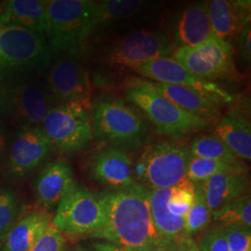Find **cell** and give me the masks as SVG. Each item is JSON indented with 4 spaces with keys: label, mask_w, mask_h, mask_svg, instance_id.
I'll list each match as a JSON object with an SVG mask.
<instances>
[{
    "label": "cell",
    "mask_w": 251,
    "mask_h": 251,
    "mask_svg": "<svg viewBox=\"0 0 251 251\" xmlns=\"http://www.w3.org/2000/svg\"><path fill=\"white\" fill-rule=\"evenodd\" d=\"M99 198L104 221L92 237L133 250L161 248L152 225L148 189L134 183L126 188L103 193Z\"/></svg>",
    "instance_id": "cell-1"
},
{
    "label": "cell",
    "mask_w": 251,
    "mask_h": 251,
    "mask_svg": "<svg viewBox=\"0 0 251 251\" xmlns=\"http://www.w3.org/2000/svg\"><path fill=\"white\" fill-rule=\"evenodd\" d=\"M50 50L70 57L80 53L94 30L101 25L98 2L90 0L47 1Z\"/></svg>",
    "instance_id": "cell-2"
},
{
    "label": "cell",
    "mask_w": 251,
    "mask_h": 251,
    "mask_svg": "<svg viewBox=\"0 0 251 251\" xmlns=\"http://www.w3.org/2000/svg\"><path fill=\"white\" fill-rule=\"evenodd\" d=\"M126 95L130 102L144 111L155 126L157 134L180 138L211 124L173 104L152 88L150 81L139 78L128 81Z\"/></svg>",
    "instance_id": "cell-3"
},
{
    "label": "cell",
    "mask_w": 251,
    "mask_h": 251,
    "mask_svg": "<svg viewBox=\"0 0 251 251\" xmlns=\"http://www.w3.org/2000/svg\"><path fill=\"white\" fill-rule=\"evenodd\" d=\"M94 136L125 149H136L144 144L147 126L144 118L122 100L103 97L92 104Z\"/></svg>",
    "instance_id": "cell-4"
},
{
    "label": "cell",
    "mask_w": 251,
    "mask_h": 251,
    "mask_svg": "<svg viewBox=\"0 0 251 251\" xmlns=\"http://www.w3.org/2000/svg\"><path fill=\"white\" fill-rule=\"evenodd\" d=\"M92 103L65 102L53 105L44 117L41 128L52 147L61 152L86 148L94 138Z\"/></svg>",
    "instance_id": "cell-5"
},
{
    "label": "cell",
    "mask_w": 251,
    "mask_h": 251,
    "mask_svg": "<svg viewBox=\"0 0 251 251\" xmlns=\"http://www.w3.org/2000/svg\"><path fill=\"white\" fill-rule=\"evenodd\" d=\"M51 50L45 35L0 22V78L45 67Z\"/></svg>",
    "instance_id": "cell-6"
},
{
    "label": "cell",
    "mask_w": 251,
    "mask_h": 251,
    "mask_svg": "<svg viewBox=\"0 0 251 251\" xmlns=\"http://www.w3.org/2000/svg\"><path fill=\"white\" fill-rule=\"evenodd\" d=\"M189 149L170 141L153 144L143 153L134 174L152 189L173 188L187 179Z\"/></svg>",
    "instance_id": "cell-7"
},
{
    "label": "cell",
    "mask_w": 251,
    "mask_h": 251,
    "mask_svg": "<svg viewBox=\"0 0 251 251\" xmlns=\"http://www.w3.org/2000/svg\"><path fill=\"white\" fill-rule=\"evenodd\" d=\"M172 55L187 71L205 80L236 79L239 76L232 46L215 36L193 48H177Z\"/></svg>",
    "instance_id": "cell-8"
},
{
    "label": "cell",
    "mask_w": 251,
    "mask_h": 251,
    "mask_svg": "<svg viewBox=\"0 0 251 251\" xmlns=\"http://www.w3.org/2000/svg\"><path fill=\"white\" fill-rule=\"evenodd\" d=\"M53 103L46 86L36 78L11 81L0 97V106L21 126H40Z\"/></svg>",
    "instance_id": "cell-9"
},
{
    "label": "cell",
    "mask_w": 251,
    "mask_h": 251,
    "mask_svg": "<svg viewBox=\"0 0 251 251\" xmlns=\"http://www.w3.org/2000/svg\"><path fill=\"white\" fill-rule=\"evenodd\" d=\"M104 214L99 196L76 185L57 207L53 225L63 235L92 236L102 227Z\"/></svg>",
    "instance_id": "cell-10"
},
{
    "label": "cell",
    "mask_w": 251,
    "mask_h": 251,
    "mask_svg": "<svg viewBox=\"0 0 251 251\" xmlns=\"http://www.w3.org/2000/svg\"><path fill=\"white\" fill-rule=\"evenodd\" d=\"M173 42L159 31H139L118 40L108 51L107 63L113 67L135 69L152 60L169 57Z\"/></svg>",
    "instance_id": "cell-11"
},
{
    "label": "cell",
    "mask_w": 251,
    "mask_h": 251,
    "mask_svg": "<svg viewBox=\"0 0 251 251\" xmlns=\"http://www.w3.org/2000/svg\"><path fill=\"white\" fill-rule=\"evenodd\" d=\"M133 71L153 82L188 88L219 106L233 101V96L216 83L196 76L173 58H158L136 67Z\"/></svg>",
    "instance_id": "cell-12"
},
{
    "label": "cell",
    "mask_w": 251,
    "mask_h": 251,
    "mask_svg": "<svg viewBox=\"0 0 251 251\" xmlns=\"http://www.w3.org/2000/svg\"><path fill=\"white\" fill-rule=\"evenodd\" d=\"M53 150L40 126H21L10 145L7 173L12 179H25Z\"/></svg>",
    "instance_id": "cell-13"
},
{
    "label": "cell",
    "mask_w": 251,
    "mask_h": 251,
    "mask_svg": "<svg viewBox=\"0 0 251 251\" xmlns=\"http://www.w3.org/2000/svg\"><path fill=\"white\" fill-rule=\"evenodd\" d=\"M46 88L57 104L74 101L91 103L89 75L72 57L54 63L48 75Z\"/></svg>",
    "instance_id": "cell-14"
},
{
    "label": "cell",
    "mask_w": 251,
    "mask_h": 251,
    "mask_svg": "<svg viewBox=\"0 0 251 251\" xmlns=\"http://www.w3.org/2000/svg\"><path fill=\"white\" fill-rule=\"evenodd\" d=\"M75 186L70 166L62 160L50 162L37 174L34 181L36 203L42 210L58 206Z\"/></svg>",
    "instance_id": "cell-15"
},
{
    "label": "cell",
    "mask_w": 251,
    "mask_h": 251,
    "mask_svg": "<svg viewBox=\"0 0 251 251\" xmlns=\"http://www.w3.org/2000/svg\"><path fill=\"white\" fill-rule=\"evenodd\" d=\"M91 177L110 188H126L134 184V166L126 152L110 148L98 152L90 159Z\"/></svg>",
    "instance_id": "cell-16"
},
{
    "label": "cell",
    "mask_w": 251,
    "mask_h": 251,
    "mask_svg": "<svg viewBox=\"0 0 251 251\" xmlns=\"http://www.w3.org/2000/svg\"><path fill=\"white\" fill-rule=\"evenodd\" d=\"M207 15L214 36L227 43L251 23V1L212 0L206 2Z\"/></svg>",
    "instance_id": "cell-17"
},
{
    "label": "cell",
    "mask_w": 251,
    "mask_h": 251,
    "mask_svg": "<svg viewBox=\"0 0 251 251\" xmlns=\"http://www.w3.org/2000/svg\"><path fill=\"white\" fill-rule=\"evenodd\" d=\"M173 188L152 189L149 191V205L152 225L159 239L160 247L166 250L173 244L178 246L186 235L184 233V218L171 214L168 203Z\"/></svg>",
    "instance_id": "cell-18"
},
{
    "label": "cell",
    "mask_w": 251,
    "mask_h": 251,
    "mask_svg": "<svg viewBox=\"0 0 251 251\" xmlns=\"http://www.w3.org/2000/svg\"><path fill=\"white\" fill-rule=\"evenodd\" d=\"M177 48H193L214 36L207 15L206 2L194 3L182 9L172 26Z\"/></svg>",
    "instance_id": "cell-19"
},
{
    "label": "cell",
    "mask_w": 251,
    "mask_h": 251,
    "mask_svg": "<svg viewBox=\"0 0 251 251\" xmlns=\"http://www.w3.org/2000/svg\"><path fill=\"white\" fill-rule=\"evenodd\" d=\"M246 175L219 173L202 182L196 183L212 215L247 194L249 182Z\"/></svg>",
    "instance_id": "cell-20"
},
{
    "label": "cell",
    "mask_w": 251,
    "mask_h": 251,
    "mask_svg": "<svg viewBox=\"0 0 251 251\" xmlns=\"http://www.w3.org/2000/svg\"><path fill=\"white\" fill-rule=\"evenodd\" d=\"M217 136L239 159H251V125L240 108H233L216 126Z\"/></svg>",
    "instance_id": "cell-21"
},
{
    "label": "cell",
    "mask_w": 251,
    "mask_h": 251,
    "mask_svg": "<svg viewBox=\"0 0 251 251\" xmlns=\"http://www.w3.org/2000/svg\"><path fill=\"white\" fill-rule=\"evenodd\" d=\"M0 22L46 35L48 31L47 1L9 0L3 2Z\"/></svg>",
    "instance_id": "cell-22"
},
{
    "label": "cell",
    "mask_w": 251,
    "mask_h": 251,
    "mask_svg": "<svg viewBox=\"0 0 251 251\" xmlns=\"http://www.w3.org/2000/svg\"><path fill=\"white\" fill-rule=\"evenodd\" d=\"M51 222L50 216L42 209L23 213L10 229L1 251H30Z\"/></svg>",
    "instance_id": "cell-23"
},
{
    "label": "cell",
    "mask_w": 251,
    "mask_h": 251,
    "mask_svg": "<svg viewBox=\"0 0 251 251\" xmlns=\"http://www.w3.org/2000/svg\"><path fill=\"white\" fill-rule=\"evenodd\" d=\"M150 83L162 96L191 115L206 119L211 123L220 117L219 105L188 88L153 81H150Z\"/></svg>",
    "instance_id": "cell-24"
},
{
    "label": "cell",
    "mask_w": 251,
    "mask_h": 251,
    "mask_svg": "<svg viewBox=\"0 0 251 251\" xmlns=\"http://www.w3.org/2000/svg\"><path fill=\"white\" fill-rule=\"evenodd\" d=\"M219 173L247 174V166L243 162L221 161L190 156L187 166V179L199 183Z\"/></svg>",
    "instance_id": "cell-25"
},
{
    "label": "cell",
    "mask_w": 251,
    "mask_h": 251,
    "mask_svg": "<svg viewBox=\"0 0 251 251\" xmlns=\"http://www.w3.org/2000/svg\"><path fill=\"white\" fill-rule=\"evenodd\" d=\"M189 152L194 157L227 162L239 160L214 134L202 135L196 138L190 144Z\"/></svg>",
    "instance_id": "cell-26"
},
{
    "label": "cell",
    "mask_w": 251,
    "mask_h": 251,
    "mask_svg": "<svg viewBox=\"0 0 251 251\" xmlns=\"http://www.w3.org/2000/svg\"><path fill=\"white\" fill-rule=\"evenodd\" d=\"M212 216L214 220L224 227L239 225L251 229V196L248 194L244 195Z\"/></svg>",
    "instance_id": "cell-27"
},
{
    "label": "cell",
    "mask_w": 251,
    "mask_h": 251,
    "mask_svg": "<svg viewBox=\"0 0 251 251\" xmlns=\"http://www.w3.org/2000/svg\"><path fill=\"white\" fill-rule=\"evenodd\" d=\"M22 215L16 195L9 189H2L0 192V251L10 229Z\"/></svg>",
    "instance_id": "cell-28"
},
{
    "label": "cell",
    "mask_w": 251,
    "mask_h": 251,
    "mask_svg": "<svg viewBox=\"0 0 251 251\" xmlns=\"http://www.w3.org/2000/svg\"><path fill=\"white\" fill-rule=\"evenodd\" d=\"M212 218V212L208 208L203 196L197 188L194 203L191 206L188 213L184 217V233L191 237L193 234H197L204 231L209 225Z\"/></svg>",
    "instance_id": "cell-29"
},
{
    "label": "cell",
    "mask_w": 251,
    "mask_h": 251,
    "mask_svg": "<svg viewBox=\"0 0 251 251\" xmlns=\"http://www.w3.org/2000/svg\"><path fill=\"white\" fill-rule=\"evenodd\" d=\"M143 5V1L136 0H107L98 2L100 23H107L132 16Z\"/></svg>",
    "instance_id": "cell-30"
},
{
    "label": "cell",
    "mask_w": 251,
    "mask_h": 251,
    "mask_svg": "<svg viewBox=\"0 0 251 251\" xmlns=\"http://www.w3.org/2000/svg\"><path fill=\"white\" fill-rule=\"evenodd\" d=\"M196 195V183L188 179L173 187L168 208L171 214L185 217L194 203Z\"/></svg>",
    "instance_id": "cell-31"
},
{
    "label": "cell",
    "mask_w": 251,
    "mask_h": 251,
    "mask_svg": "<svg viewBox=\"0 0 251 251\" xmlns=\"http://www.w3.org/2000/svg\"><path fill=\"white\" fill-rule=\"evenodd\" d=\"M66 239L51 222L29 251H63Z\"/></svg>",
    "instance_id": "cell-32"
},
{
    "label": "cell",
    "mask_w": 251,
    "mask_h": 251,
    "mask_svg": "<svg viewBox=\"0 0 251 251\" xmlns=\"http://www.w3.org/2000/svg\"><path fill=\"white\" fill-rule=\"evenodd\" d=\"M197 245L199 251H229L225 227L219 225L207 229Z\"/></svg>",
    "instance_id": "cell-33"
},
{
    "label": "cell",
    "mask_w": 251,
    "mask_h": 251,
    "mask_svg": "<svg viewBox=\"0 0 251 251\" xmlns=\"http://www.w3.org/2000/svg\"><path fill=\"white\" fill-rule=\"evenodd\" d=\"M225 230L229 251H251V229L231 225L225 227Z\"/></svg>",
    "instance_id": "cell-34"
},
{
    "label": "cell",
    "mask_w": 251,
    "mask_h": 251,
    "mask_svg": "<svg viewBox=\"0 0 251 251\" xmlns=\"http://www.w3.org/2000/svg\"><path fill=\"white\" fill-rule=\"evenodd\" d=\"M238 50L245 62L251 63V25L245 27L242 32L236 36Z\"/></svg>",
    "instance_id": "cell-35"
},
{
    "label": "cell",
    "mask_w": 251,
    "mask_h": 251,
    "mask_svg": "<svg viewBox=\"0 0 251 251\" xmlns=\"http://www.w3.org/2000/svg\"><path fill=\"white\" fill-rule=\"evenodd\" d=\"M94 251H141V250H133L128 249L126 247L117 246L115 244L109 242L97 243L94 245Z\"/></svg>",
    "instance_id": "cell-36"
},
{
    "label": "cell",
    "mask_w": 251,
    "mask_h": 251,
    "mask_svg": "<svg viewBox=\"0 0 251 251\" xmlns=\"http://www.w3.org/2000/svg\"><path fill=\"white\" fill-rule=\"evenodd\" d=\"M176 250L177 251H199L197 243L189 236H185L179 241Z\"/></svg>",
    "instance_id": "cell-37"
},
{
    "label": "cell",
    "mask_w": 251,
    "mask_h": 251,
    "mask_svg": "<svg viewBox=\"0 0 251 251\" xmlns=\"http://www.w3.org/2000/svg\"><path fill=\"white\" fill-rule=\"evenodd\" d=\"M7 148V136L5 129L0 125V162L2 161Z\"/></svg>",
    "instance_id": "cell-38"
},
{
    "label": "cell",
    "mask_w": 251,
    "mask_h": 251,
    "mask_svg": "<svg viewBox=\"0 0 251 251\" xmlns=\"http://www.w3.org/2000/svg\"><path fill=\"white\" fill-rule=\"evenodd\" d=\"M63 251H85L84 250H82L80 247H77V246H71V247H65V249L63 250Z\"/></svg>",
    "instance_id": "cell-39"
},
{
    "label": "cell",
    "mask_w": 251,
    "mask_h": 251,
    "mask_svg": "<svg viewBox=\"0 0 251 251\" xmlns=\"http://www.w3.org/2000/svg\"><path fill=\"white\" fill-rule=\"evenodd\" d=\"M153 251H166V250H164V249H161V248H157V249H155Z\"/></svg>",
    "instance_id": "cell-40"
},
{
    "label": "cell",
    "mask_w": 251,
    "mask_h": 251,
    "mask_svg": "<svg viewBox=\"0 0 251 251\" xmlns=\"http://www.w3.org/2000/svg\"><path fill=\"white\" fill-rule=\"evenodd\" d=\"M1 190H2V188H1V187H0V192H1Z\"/></svg>",
    "instance_id": "cell-41"
},
{
    "label": "cell",
    "mask_w": 251,
    "mask_h": 251,
    "mask_svg": "<svg viewBox=\"0 0 251 251\" xmlns=\"http://www.w3.org/2000/svg\"></svg>",
    "instance_id": "cell-42"
}]
</instances>
